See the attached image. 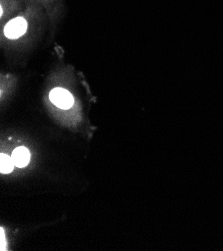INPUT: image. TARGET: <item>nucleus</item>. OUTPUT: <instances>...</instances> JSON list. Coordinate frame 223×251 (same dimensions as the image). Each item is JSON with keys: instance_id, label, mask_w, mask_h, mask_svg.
I'll return each mask as SVG.
<instances>
[{"instance_id": "1", "label": "nucleus", "mask_w": 223, "mask_h": 251, "mask_svg": "<svg viewBox=\"0 0 223 251\" xmlns=\"http://www.w3.org/2000/svg\"><path fill=\"white\" fill-rule=\"evenodd\" d=\"M50 101L58 108L69 109L74 103V98L71 93L63 88H54L49 94Z\"/></svg>"}, {"instance_id": "2", "label": "nucleus", "mask_w": 223, "mask_h": 251, "mask_svg": "<svg viewBox=\"0 0 223 251\" xmlns=\"http://www.w3.org/2000/svg\"><path fill=\"white\" fill-rule=\"evenodd\" d=\"M27 30V22L23 17H16L10 20L4 28V34L9 39H17Z\"/></svg>"}, {"instance_id": "3", "label": "nucleus", "mask_w": 223, "mask_h": 251, "mask_svg": "<svg viewBox=\"0 0 223 251\" xmlns=\"http://www.w3.org/2000/svg\"><path fill=\"white\" fill-rule=\"evenodd\" d=\"M11 157H12V160H13L15 166L22 168V167H25L29 163L31 154L26 147L20 146V147H17L16 149H14Z\"/></svg>"}, {"instance_id": "4", "label": "nucleus", "mask_w": 223, "mask_h": 251, "mask_svg": "<svg viewBox=\"0 0 223 251\" xmlns=\"http://www.w3.org/2000/svg\"><path fill=\"white\" fill-rule=\"evenodd\" d=\"M14 162L12 160V157L1 153L0 154V172L3 174H7L12 172V170L14 169Z\"/></svg>"}, {"instance_id": "5", "label": "nucleus", "mask_w": 223, "mask_h": 251, "mask_svg": "<svg viewBox=\"0 0 223 251\" xmlns=\"http://www.w3.org/2000/svg\"><path fill=\"white\" fill-rule=\"evenodd\" d=\"M0 232H1V233H0V236H1V247H0V248H1V250L3 251V250H6V241H5V234H4V230H3V228H1V229H0Z\"/></svg>"}]
</instances>
